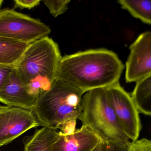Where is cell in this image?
I'll list each match as a JSON object with an SVG mask.
<instances>
[{"instance_id":"ac0fdd59","label":"cell","mask_w":151,"mask_h":151,"mask_svg":"<svg viewBox=\"0 0 151 151\" xmlns=\"http://www.w3.org/2000/svg\"><path fill=\"white\" fill-rule=\"evenodd\" d=\"M14 8L13 9L19 8L20 9H31L38 6L41 1L39 0H15Z\"/></svg>"},{"instance_id":"e0dca14e","label":"cell","mask_w":151,"mask_h":151,"mask_svg":"<svg viewBox=\"0 0 151 151\" xmlns=\"http://www.w3.org/2000/svg\"><path fill=\"white\" fill-rule=\"evenodd\" d=\"M16 67V65L0 64V90L2 88L8 77Z\"/></svg>"},{"instance_id":"4fadbf2b","label":"cell","mask_w":151,"mask_h":151,"mask_svg":"<svg viewBox=\"0 0 151 151\" xmlns=\"http://www.w3.org/2000/svg\"><path fill=\"white\" fill-rule=\"evenodd\" d=\"M131 96L139 113L151 116V73L137 82Z\"/></svg>"},{"instance_id":"2e32d148","label":"cell","mask_w":151,"mask_h":151,"mask_svg":"<svg viewBox=\"0 0 151 151\" xmlns=\"http://www.w3.org/2000/svg\"><path fill=\"white\" fill-rule=\"evenodd\" d=\"M129 151H151V141L142 138L135 141H131Z\"/></svg>"},{"instance_id":"30bf717a","label":"cell","mask_w":151,"mask_h":151,"mask_svg":"<svg viewBox=\"0 0 151 151\" xmlns=\"http://www.w3.org/2000/svg\"><path fill=\"white\" fill-rule=\"evenodd\" d=\"M101 141L90 129L82 125L71 134H65L59 132L52 151H92Z\"/></svg>"},{"instance_id":"3957f363","label":"cell","mask_w":151,"mask_h":151,"mask_svg":"<svg viewBox=\"0 0 151 151\" xmlns=\"http://www.w3.org/2000/svg\"><path fill=\"white\" fill-rule=\"evenodd\" d=\"M62 58L58 45L48 36L30 44L16 70L32 95L38 98L51 87Z\"/></svg>"},{"instance_id":"8992f818","label":"cell","mask_w":151,"mask_h":151,"mask_svg":"<svg viewBox=\"0 0 151 151\" xmlns=\"http://www.w3.org/2000/svg\"><path fill=\"white\" fill-rule=\"evenodd\" d=\"M105 89L108 99L123 132L129 140H137L142 125L139 111L132 97L119 82Z\"/></svg>"},{"instance_id":"7c38bea8","label":"cell","mask_w":151,"mask_h":151,"mask_svg":"<svg viewBox=\"0 0 151 151\" xmlns=\"http://www.w3.org/2000/svg\"><path fill=\"white\" fill-rule=\"evenodd\" d=\"M30 44L0 36V64L17 65Z\"/></svg>"},{"instance_id":"d6986e66","label":"cell","mask_w":151,"mask_h":151,"mask_svg":"<svg viewBox=\"0 0 151 151\" xmlns=\"http://www.w3.org/2000/svg\"><path fill=\"white\" fill-rule=\"evenodd\" d=\"M130 142L128 144H122L118 142L106 143V151H129Z\"/></svg>"},{"instance_id":"5bb4252c","label":"cell","mask_w":151,"mask_h":151,"mask_svg":"<svg viewBox=\"0 0 151 151\" xmlns=\"http://www.w3.org/2000/svg\"><path fill=\"white\" fill-rule=\"evenodd\" d=\"M118 3L133 17L151 25V1L119 0Z\"/></svg>"},{"instance_id":"9a60e30c","label":"cell","mask_w":151,"mask_h":151,"mask_svg":"<svg viewBox=\"0 0 151 151\" xmlns=\"http://www.w3.org/2000/svg\"><path fill=\"white\" fill-rule=\"evenodd\" d=\"M46 7L48 9L50 14L57 17L64 13L68 9L70 0L60 1H42Z\"/></svg>"},{"instance_id":"ba28073f","label":"cell","mask_w":151,"mask_h":151,"mask_svg":"<svg viewBox=\"0 0 151 151\" xmlns=\"http://www.w3.org/2000/svg\"><path fill=\"white\" fill-rule=\"evenodd\" d=\"M129 50L125 78L127 82H137L151 73V32L140 35Z\"/></svg>"},{"instance_id":"5b68a950","label":"cell","mask_w":151,"mask_h":151,"mask_svg":"<svg viewBox=\"0 0 151 151\" xmlns=\"http://www.w3.org/2000/svg\"><path fill=\"white\" fill-rule=\"evenodd\" d=\"M48 26L40 20L17 12L14 9L0 10V36L25 43H32L48 37Z\"/></svg>"},{"instance_id":"277c9868","label":"cell","mask_w":151,"mask_h":151,"mask_svg":"<svg viewBox=\"0 0 151 151\" xmlns=\"http://www.w3.org/2000/svg\"><path fill=\"white\" fill-rule=\"evenodd\" d=\"M79 120L82 125L105 143L130 142L119 123L105 88L93 90L84 94Z\"/></svg>"},{"instance_id":"6da1fadb","label":"cell","mask_w":151,"mask_h":151,"mask_svg":"<svg viewBox=\"0 0 151 151\" xmlns=\"http://www.w3.org/2000/svg\"><path fill=\"white\" fill-rule=\"evenodd\" d=\"M124 68L113 51L88 50L62 57L57 79L85 94L118 83Z\"/></svg>"},{"instance_id":"7a4b0ae2","label":"cell","mask_w":151,"mask_h":151,"mask_svg":"<svg viewBox=\"0 0 151 151\" xmlns=\"http://www.w3.org/2000/svg\"><path fill=\"white\" fill-rule=\"evenodd\" d=\"M83 94L57 79L47 91L39 96L33 112L44 127L60 129L65 134L75 131L82 111Z\"/></svg>"},{"instance_id":"44dd1931","label":"cell","mask_w":151,"mask_h":151,"mask_svg":"<svg viewBox=\"0 0 151 151\" xmlns=\"http://www.w3.org/2000/svg\"><path fill=\"white\" fill-rule=\"evenodd\" d=\"M3 2V0H0V7L1 6Z\"/></svg>"},{"instance_id":"52a82bcc","label":"cell","mask_w":151,"mask_h":151,"mask_svg":"<svg viewBox=\"0 0 151 151\" xmlns=\"http://www.w3.org/2000/svg\"><path fill=\"white\" fill-rule=\"evenodd\" d=\"M39 126L41 125L32 111L0 105V148Z\"/></svg>"},{"instance_id":"9c48e42d","label":"cell","mask_w":151,"mask_h":151,"mask_svg":"<svg viewBox=\"0 0 151 151\" xmlns=\"http://www.w3.org/2000/svg\"><path fill=\"white\" fill-rule=\"evenodd\" d=\"M37 99L23 82L16 67L0 90V103L8 106L33 111Z\"/></svg>"},{"instance_id":"ffe728a7","label":"cell","mask_w":151,"mask_h":151,"mask_svg":"<svg viewBox=\"0 0 151 151\" xmlns=\"http://www.w3.org/2000/svg\"><path fill=\"white\" fill-rule=\"evenodd\" d=\"M92 151H106V144L105 143L101 141Z\"/></svg>"},{"instance_id":"8fae6325","label":"cell","mask_w":151,"mask_h":151,"mask_svg":"<svg viewBox=\"0 0 151 151\" xmlns=\"http://www.w3.org/2000/svg\"><path fill=\"white\" fill-rule=\"evenodd\" d=\"M58 135L56 130L42 127L25 140L24 151H52Z\"/></svg>"}]
</instances>
